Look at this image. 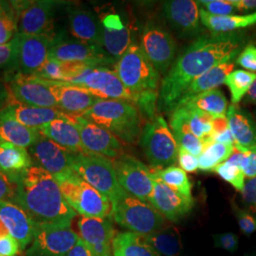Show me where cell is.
I'll list each match as a JSON object with an SVG mask.
<instances>
[{
	"instance_id": "cell-1",
	"label": "cell",
	"mask_w": 256,
	"mask_h": 256,
	"mask_svg": "<svg viewBox=\"0 0 256 256\" xmlns=\"http://www.w3.org/2000/svg\"><path fill=\"white\" fill-rule=\"evenodd\" d=\"M242 37L238 34L202 36L176 60L160 82L158 108L173 112L183 93L194 80L218 64L232 62L240 54Z\"/></svg>"
},
{
	"instance_id": "cell-2",
	"label": "cell",
	"mask_w": 256,
	"mask_h": 256,
	"mask_svg": "<svg viewBox=\"0 0 256 256\" xmlns=\"http://www.w3.org/2000/svg\"><path fill=\"white\" fill-rule=\"evenodd\" d=\"M14 202L27 212L36 225L70 228L76 212L64 200L54 176L32 165L16 180Z\"/></svg>"
},
{
	"instance_id": "cell-3",
	"label": "cell",
	"mask_w": 256,
	"mask_h": 256,
	"mask_svg": "<svg viewBox=\"0 0 256 256\" xmlns=\"http://www.w3.org/2000/svg\"><path fill=\"white\" fill-rule=\"evenodd\" d=\"M126 144H135L142 134V118L137 106L126 101L100 100L81 116Z\"/></svg>"
},
{
	"instance_id": "cell-4",
	"label": "cell",
	"mask_w": 256,
	"mask_h": 256,
	"mask_svg": "<svg viewBox=\"0 0 256 256\" xmlns=\"http://www.w3.org/2000/svg\"><path fill=\"white\" fill-rule=\"evenodd\" d=\"M114 72L128 90L137 96L136 106L142 98L158 97L160 74L136 43H132L114 64Z\"/></svg>"
},
{
	"instance_id": "cell-5",
	"label": "cell",
	"mask_w": 256,
	"mask_h": 256,
	"mask_svg": "<svg viewBox=\"0 0 256 256\" xmlns=\"http://www.w3.org/2000/svg\"><path fill=\"white\" fill-rule=\"evenodd\" d=\"M64 200L72 210L84 218H106L111 216L110 200L86 182L74 171L55 178Z\"/></svg>"
},
{
	"instance_id": "cell-6",
	"label": "cell",
	"mask_w": 256,
	"mask_h": 256,
	"mask_svg": "<svg viewBox=\"0 0 256 256\" xmlns=\"http://www.w3.org/2000/svg\"><path fill=\"white\" fill-rule=\"evenodd\" d=\"M111 218L120 226L140 236H148L164 228V216L150 202L124 192L112 202Z\"/></svg>"
},
{
	"instance_id": "cell-7",
	"label": "cell",
	"mask_w": 256,
	"mask_h": 256,
	"mask_svg": "<svg viewBox=\"0 0 256 256\" xmlns=\"http://www.w3.org/2000/svg\"><path fill=\"white\" fill-rule=\"evenodd\" d=\"M72 170L111 203L126 192L120 186L112 160L106 156L90 152L74 154Z\"/></svg>"
},
{
	"instance_id": "cell-8",
	"label": "cell",
	"mask_w": 256,
	"mask_h": 256,
	"mask_svg": "<svg viewBox=\"0 0 256 256\" xmlns=\"http://www.w3.org/2000/svg\"><path fill=\"white\" fill-rule=\"evenodd\" d=\"M140 144L152 170H162L173 166L178 158V142L162 115H156L146 122L142 130Z\"/></svg>"
},
{
	"instance_id": "cell-9",
	"label": "cell",
	"mask_w": 256,
	"mask_h": 256,
	"mask_svg": "<svg viewBox=\"0 0 256 256\" xmlns=\"http://www.w3.org/2000/svg\"><path fill=\"white\" fill-rule=\"evenodd\" d=\"M64 82L81 88L100 100H120L137 104V96L128 90L114 70L106 66H86Z\"/></svg>"
},
{
	"instance_id": "cell-10",
	"label": "cell",
	"mask_w": 256,
	"mask_h": 256,
	"mask_svg": "<svg viewBox=\"0 0 256 256\" xmlns=\"http://www.w3.org/2000/svg\"><path fill=\"white\" fill-rule=\"evenodd\" d=\"M140 46L158 74L165 75L174 64L176 50L174 37L160 22L150 20L144 25Z\"/></svg>"
},
{
	"instance_id": "cell-11",
	"label": "cell",
	"mask_w": 256,
	"mask_h": 256,
	"mask_svg": "<svg viewBox=\"0 0 256 256\" xmlns=\"http://www.w3.org/2000/svg\"><path fill=\"white\" fill-rule=\"evenodd\" d=\"M112 162L122 190L138 200L149 202L154 189L150 168L136 158L124 154Z\"/></svg>"
},
{
	"instance_id": "cell-12",
	"label": "cell",
	"mask_w": 256,
	"mask_h": 256,
	"mask_svg": "<svg viewBox=\"0 0 256 256\" xmlns=\"http://www.w3.org/2000/svg\"><path fill=\"white\" fill-rule=\"evenodd\" d=\"M80 236L72 228L54 225H36L27 256H66Z\"/></svg>"
},
{
	"instance_id": "cell-13",
	"label": "cell",
	"mask_w": 256,
	"mask_h": 256,
	"mask_svg": "<svg viewBox=\"0 0 256 256\" xmlns=\"http://www.w3.org/2000/svg\"><path fill=\"white\" fill-rule=\"evenodd\" d=\"M50 57L60 62L79 63L92 66L116 64V61L110 57L102 46L78 40L57 39L50 50Z\"/></svg>"
},
{
	"instance_id": "cell-14",
	"label": "cell",
	"mask_w": 256,
	"mask_h": 256,
	"mask_svg": "<svg viewBox=\"0 0 256 256\" xmlns=\"http://www.w3.org/2000/svg\"><path fill=\"white\" fill-rule=\"evenodd\" d=\"M18 34L20 74L34 76L50 58V50L58 38L54 34Z\"/></svg>"
},
{
	"instance_id": "cell-15",
	"label": "cell",
	"mask_w": 256,
	"mask_h": 256,
	"mask_svg": "<svg viewBox=\"0 0 256 256\" xmlns=\"http://www.w3.org/2000/svg\"><path fill=\"white\" fill-rule=\"evenodd\" d=\"M200 10L198 4L192 0H170L162 4L166 21L182 37L198 36L203 32Z\"/></svg>"
},
{
	"instance_id": "cell-16",
	"label": "cell",
	"mask_w": 256,
	"mask_h": 256,
	"mask_svg": "<svg viewBox=\"0 0 256 256\" xmlns=\"http://www.w3.org/2000/svg\"><path fill=\"white\" fill-rule=\"evenodd\" d=\"M72 119L79 131L82 146L88 152L113 160L124 154L119 138L108 130L79 116H74Z\"/></svg>"
},
{
	"instance_id": "cell-17",
	"label": "cell",
	"mask_w": 256,
	"mask_h": 256,
	"mask_svg": "<svg viewBox=\"0 0 256 256\" xmlns=\"http://www.w3.org/2000/svg\"><path fill=\"white\" fill-rule=\"evenodd\" d=\"M8 90L12 99L23 104L58 110L48 84L34 76L18 74L10 82Z\"/></svg>"
},
{
	"instance_id": "cell-18",
	"label": "cell",
	"mask_w": 256,
	"mask_h": 256,
	"mask_svg": "<svg viewBox=\"0 0 256 256\" xmlns=\"http://www.w3.org/2000/svg\"><path fill=\"white\" fill-rule=\"evenodd\" d=\"M30 154L34 164L36 162L34 165L46 170L54 178L74 171V153L59 146L43 135L30 148Z\"/></svg>"
},
{
	"instance_id": "cell-19",
	"label": "cell",
	"mask_w": 256,
	"mask_h": 256,
	"mask_svg": "<svg viewBox=\"0 0 256 256\" xmlns=\"http://www.w3.org/2000/svg\"><path fill=\"white\" fill-rule=\"evenodd\" d=\"M154 189L149 202L158 210L164 218L178 222L190 212L194 204V198H187L167 186L152 174Z\"/></svg>"
},
{
	"instance_id": "cell-20",
	"label": "cell",
	"mask_w": 256,
	"mask_h": 256,
	"mask_svg": "<svg viewBox=\"0 0 256 256\" xmlns=\"http://www.w3.org/2000/svg\"><path fill=\"white\" fill-rule=\"evenodd\" d=\"M55 2L34 1L19 12L18 32L20 34L41 36L54 34V16Z\"/></svg>"
},
{
	"instance_id": "cell-21",
	"label": "cell",
	"mask_w": 256,
	"mask_h": 256,
	"mask_svg": "<svg viewBox=\"0 0 256 256\" xmlns=\"http://www.w3.org/2000/svg\"><path fill=\"white\" fill-rule=\"evenodd\" d=\"M40 80L48 84L50 90L54 96L58 110L66 115L72 117L81 116L86 111L92 108L97 102L100 101V99L93 96L90 92L72 84Z\"/></svg>"
},
{
	"instance_id": "cell-22",
	"label": "cell",
	"mask_w": 256,
	"mask_h": 256,
	"mask_svg": "<svg viewBox=\"0 0 256 256\" xmlns=\"http://www.w3.org/2000/svg\"><path fill=\"white\" fill-rule=\"evenodd\" d=\"M80 238L88 246L94 256H112V241L115 236L110 218H84L78 220Z\"/></svg>"
},
{
	"instance_id": "cell-23",
	"label": "cell",
	"mask_w": 256,
	"mask_h": 256,
	"mask_svg": "<svg viewBox=\"0 0 256 256\" xmlns=\"http://www.w3.org/2000/svg\"><path fill=\"white\" fill-rule=\"evenodd\" d=\"M0 221L10 234L18 242L21 250L30 245L36 224L18 204L12 202H0Z\"/></svg>"
},
{
	"instance_id": "cell-24",
	"label": "cell",
	"mask_w": 256,
	"mask_h": 256,
	"mask_svg": "<svg viewBox=\"0 0 256 256\" xmlns=\"http://www.w3.org/2000/svg\"><path fill=\"white\" fill-rule=\"evenodd\" d=\"M102 48L116 62L130 45L131 32L118 14H110L102 20Z\"/></svg>"
},
{
	"instance_id": "cell-25",
	"label": "cell",
	"mask_w": 256,
	"mask_h": 256,
	"mask_svg": "<svg viewBox=\"0 0 256 256\" xmlns=\"http://www.w3.org/2000/svg\"><path fill=\"white\" fill-rule=\"evenodd\" d=\"M230 133L234 140V149L244 153L256 146V122L252 115L238 104H230L227 110Z\"/></svg>"
},
{
	"instance_id": "cell-26",
	"label": "cell",
	"mask_w": 256,
	"mask_h": 256,
	"mask_svg": "<svg viewBox=\"0 0 256 256\" xmlns=\"http://www.w3.org/2000/svg\"><path fill=\"white\" fill-rule=\"evenodd\" d=\"M39 131L43 136L70 153L88 152L82 146V140L72 117L68 115L66 118L56 119L48 122L45 126L40 128Z\"/></svg>"
},
{
	"instance_id": "cell-27",
	"label": "cell",
	"mask_w": 256,
	"mask_h": 256,
	"mask_svg": "<svg viewBox=\"0 0 256 256\" xmlns=\"http://www.w3.org/2000/svg\"><path fill=\"white\" fill-rule=\"evenodd\" d=\"M4 110L21 124L34 129H40L54 120L62 119L68 116L60 110L55 108H37L23 104L14 101L12 97Z\"/></svg>"
},
{
	"instance_id": "cell-28",
	"label": "cell",
	"mask_w": 256,
	"mask_h": 256,
	"mask_svg": "<svg viewBox=\"0 0 256 256\" xmlns=\"http://www.w3.org/2000/svg\"><path fill=\"white\" fill-rule=\"evenodd\" d=\"M70 30L78 41L102 46V21L92 12L74 9L68 14Z\"/></svg>"
},
{
	"instance_id": "cell-29",
	"label": "cell",
	"mask_w": 256,
	"mask_h": 256,
	"mask_svg": "<svg viewBox=\"0 0 256 256\" xmlns=\"http://www.w3.org/2000/svg\"><path fill=\"white\" fill-rule=\"evenodd\" d=\"M42 137L39 129L21 124L5 110L0 111V144H10L23 148H30Z\"/></svg>"
},
{
	"instance_id": "cell-30",
	"label": "cell",
	"mask_w": 256,
	"mask_h": 256,
	"mask_svg": "<svg viewBox=\"0 0 256 256\" xmlns=\"http://www.w3.org/2000/svg\"><path fill=\"white\" fill-rule=\"evenodd\" d=\"M234 64L232 62L218 64L208 72L198 77L184 92L182 98L180 99V101L178 102L176 108L182 106L183 104H185L187 102L190 101L192 97L203 92L216 90L221 84H225L226 77L234 70Z\"/></svg>"
},
{
	"instance_id": "cell-31",
	"label": "cell",
	"mask_w": 256,
	"mask_h": 256,
	"mask_svg": "<svg viewBox=\"0 0 256 256\" xmlns=\"http://www.w3.org/2000/svg\"><path fill=\"white\" fill-rule=\"evenodd\" d=\"M202 24L212 34H232L234 30L256 25V10L242 16H216L200 9Z\"/></svg>"
},
{
	"instance_id": "cell-32",
	"label": "cell",
	"mask_w": 256,
	"mask_h": 256,
	"mask_svg": "<svg viewBox=\"0 0 256 256\" xmlns=\"http://www.w3.org/2000/svg\"><path fill=\"white\" fill-rule=\"evenodd\" d=\"M32 165H34L32 158L26 148L0 144V171L14 182Z\"/></svg>"
},
{
	"instance_id": "cell-33",
	"label": "cell",
	"mask_w": 256,
	"mask_h": 256,
	"mask_svg": "<svg viewBox=\"0 0 256 256\" xmlns=\"http://www.w3.org/2000/svg\"><path fill=\"white\" fill-rule=\"evenodd\" d=\"M170 128L178 147L198 158L204 149V144L200 138L192 134L186 117V111L183 106L176 108L172 112Z\"/></svg>"
},
{
	"instance_id": "cell-34",
	"label": "cell",
	"mask_w": 256,
	"mask_h": 256,
	"mask_svg": "<svg viewBox=\"0 0 256 256\" xmlns=\"http://www.w3.org/2000/svg\"><path fill=\"white\" fill-rule=\"evenodd\" d=\"M113 256H160L144 238L132 232L117 234L112 241Z\"/></svg>"
},
{
	"instance_id": "cell-35",
	"label": "cell",
	"mask_w": 256,
	"mask_h": 256,
	"mask_svg": "<svg viewBox=\"0 0 256 256\" xmlns=\"http://www.w3.org/2000/svg\"><path fill=\"white\" fill-rule=\"evenodd\" d=\"M144 238L160 256H178L182 250L180 232L174 227L164 226Z\"/></svg>"
},
{
	"instance_id": "cell-36",
	"label": "cell",
	"mask_w": 256,
	"mask_h": 256,
	"mask_svg": "<svg viewBox=\"0 0 256 256\" xmlns=\"http://www.w3.org/2000/svg\"><path fill=\"white\" fill-rule=\"evenodd\" d=\"M182 106L202 111L210 116H222L227 114L228 101L224 93L218 88H216L192 97Z\"/></svg>"
},
{
	"instance_id": "cell-37",
	"label": "cell",
	"mask_w": 256,
	"mask_h": 256,
	"mask_svg": "<svg viewBox=\"0 0 256 256\" xmlns=\"http://www.w3.org/2000/svg\"><path fill=\"white\" fill-rule=\"evenodd\" d=\"M243 153L234 149V154L223 164L218 165L212 172L216 173L220 178L230 183L236 190L242 192L245 186V174L241 167Z\"/></svg>"
},
{
	"instance_id": "cell-38",
	"label": "cell",
	"mask_w": 256,
	"mask_h": 256,
	"mask_svg": "<svg viewBox=\"0 0 256 256\" xmlns=\"http://www.w3.org/2000/svg\"><path fill=\"white\" fill-rule=\"evenodd\" d=\"M150 170L156 178L160 180L167 186L183 196L192 198V183L186 172L182 168L173 165L162 170H152L151 168Z\"/></svg>"
},
{
	"instance_id": "cell-39",
	"label": "cell",
	"mask_w": 256,
	"mask_h": 256,
	"mask_svg": "<svg viewBox=\"0 0 256 256\" xmlns=\"http://www.w3.org/2000/svg\"><path fill=\"white\" fill-rule=\"evenodd\" d=\"M234 152V146L220 142H212L204 146L198 156V169L203 172H212L218 165L223 164Z\"/></svg>"
},
{
	"instance_id": "cell-40",
	"label": "cell",
	"mask_w": 256,
	"mask_h": 256,
	"mask_svg": "<svg viewBox=\"0 0 256 256\" xmlns=\"http://www.w3.org/2000/svg\"><path fill=\"white\" fill-rule=\"evenodd\" d=\"M256 80V74L244 70H232L226 77L225 84L229 88L230 92L232 104H238L244 97H246Z\"/></svg>"
},
{
	"instance_id": "cell-41",
	"label": "cell",
	"mask_w": 256,
	"mask_h": 256,
	"mask_svg": "<svg viewBox=\"0 0 256 256\" xmlns=\"http://www.w3.org/2000/svg\"><path fill=\"white\" fill-rule=\"evenodd\" d=\"M186 111V117L189 124V126L192 130V134L196 137L200 138L202 142L210 137L212 133V120L214 116L203 113L202 111L191 110L186 106H183Z\"/></svg>"
},
{
	"instance_id": "cell-42",
	"label": "cell",
	"mask_w": 256,
	"mask_h": 256,
	"mask_svg": "<svg viewBox=\"0 0 256 256\" xmlns=\"http://www.w3.org/2000/svg\"><path fill=\"white\" fill-rule=\"evenodd\" d=\"M66 75V66L54 58H48L34 77L52 82H64Z\"/></svg>"
},
{
	"instance_id": "cell-43",
	"label": "cell",
	"mask_w": 256,
	"mask_h": 256,
	"mask_svg": "<svg viewBox=\"0 0 256 256\" xmlns=\"http://www.w3.org/2000/svg\"><path fill=\"white\" fill-rule=\"evenodd\" d=\"M200 9L216 16H234L238 12L232 0H200L196 1Z\"/></svg>"
},
{
	"instance_id": "cell-44",
	"label": "cell",
	"mask_w": 256,
	"mask_h": 256,
	"mask_svg": "<svg viewBox=\"0 0 256 256\" xmlns=\"http://www.w3.org/2000/svg\"><path fill=\"white\" fill-rule=\"evenodd\" d=\"M19 34L10 42L0 45V68L18 66Z\"/></svg>"
},
{
	"instance_id": "cell-45",
	"label": "cell",
	"mask_w": 256,
	"mask_h": 256,
	"mask_svg": "<svg viewBox=\"0 0 256 256\" xmlns=\"http://www.w3.org/2000/svg\"><path fill=\"white\" fill-rule=\"evenodd\" d=\"M18 34V19L14 14L0 16V45L8 43Z\"/></svg>"
},
{
	"instance_id": "cell-46",
	"label": "cell",
	"mask_w": 256,
	"mask_h": 256,
	"mask_svg": "<svg viewBox=\"0 0 256 256\" xmlns=\"http://www.w3.org/2000/svg\"><path fill=\"white\" fill-rule=\"evenodd\" d=\"M232 210L238 220V226L241 232L247 236L252 234L256 232V218L247 210L239 208L232 203Z\"/></svg>"
},
{
	"instance_id": "cell-47",
	"label": "cell",
	"mask_w": 256,
	"mask_h": 256,
	"mask_svg": "<svg viewBox=\"0 0 256 256\" xmlns=\"http://www.w3.org/2000/svg\"><path fill=\"white\" fill-rule=\"evenodd\" d=\"M241 192L242 200L248 212L256 218V178L247 180Z\"/></svg>"
},
{
	"instance_id": "cell-48",
	"label": "cell",
	"mask_w": 256,
	"mask_h": 256,
	"mask_svg": "<svg viewBox=\"0 0 256 256\" xmlns=\"http://www.w3.org/2000/svg\"><path fill=\"white\" fill-rule=\"evenodd\" d=\"M214 242L216 247L222 248L224 250L234 252L238 248L239 244V238L238 234L234 232H223V234H218L212 236Z\"/></svg>"
},
{
	"instance_id": "cell-49",
	"label": "cell",
	"mask_w": 256,
	"mask_h": 256,
	"mask_svg": "<svg viewBox=\"0 0 256 256\" xmlns=\"http://www.w3.org/2000/svg\"><path fill=\"white\" fill-rule=\"evenodd\" d=\"M16 192V182L0 171V202H14Z\"/></svg>"
},
{
	"instance_id": "cell-50",
	"label": "cell",
	"mask_w": 256,
	"mask_h": 256,
	"mask_svg": "<svg viewBox=\"0 0 256 256\" xmlns=\"http://www.w3.org/2000/svg\"><path fill=\"white\" fill-rule=\"evenodd\" d=\"M236 64L250 72H256V46L254 45L246 46L238 55Z\"/></svg>"
},
{
	"instance_id": "cell-51",
	"label": "cell",
	"mask_w": 256,
	"mask_h": 256,
	"mask_svg": "<svg viewBox=\"0 0 256 256\" xmlns=\"http://www.w3.org/2000/svg\"><path fill=\"white\" fill-rule=\"evenodd\" d=\"M178 160L180 168L185 172L194 173L198 170V158L183 148L178 147Z\"/></svg>"
},
{
	"instance_id": "cell-52",
	"label": "cell",
	"mask_w": 256,
	"mask_h": 256,
	"mask_svg": "<svg viewBox=\"0 0 256 256\" xmlns=\"http://www.w3.org/2000/svg\"><path fill=\"white\" fill-rule=\"evenodd\" d=\"M241 167L248 180L256 178V146L243 153Z\"/></svg>"
},
{
	"instance_id": "cell-53",
	"label": "cell",
	"mask_w": 256,
	"mask_h": 256,
	"mask_svg": "<svg viewBox=\"0 0 256 256\" xmlns=\"http://www.w3.org/2000/svg\"><path fill=\"white\" fill-rule=\"evenodd\" d=\"M20 250L18 242L12 236H0V256H16Z\"/></svg>"
},
{
	"instance_id": "cell-54",
	"label": "cell",
	"mask_w": 256,
	"mask_h": 256,
	"mask_svg": "<svg viewBox=\"0 0 256 256\" xmlns=\"http://www.w3.org/2000/svg\"><path fill=\"white\" fill-rule=\"evenodd\" d=\"M212 134H218L222 133L229 129V122L226 115L222 116H214L212 120Z\"/></svg>"
},
{
	"instance_id": "cell-55",
	"label": "cell",
	"mask_w": 256,
	"mask_h": 256,
	"mask_svg": "<svg viewBox=\"0 0 256 256\" xmlns=\"http://www.w3.org/2000/svg\"><path fill=\"white\" fill-rule=\"evenodd\" d=\"M66 256H94L90 248L80 238L77 244L74 246Z\"/></svg>"
},
{
	"instance_id": "cell-56",
	"label": "cell",
	"mask_w": 256,
	"mask_h": 256,
	"mask_svg": "<svg viewBox=\"0 0 256 256\" xmlns=\"http://www.w3.org/2000/svg\"><path fill=\"white\" fill-rule=\"evenodd\" d=\"M238 12L250 14V10L256 9V0H232Z\"/></svg>"
},
{
	"instance_id": "cell-57",
	"label": "cell",
	"mask_w": 256,
	"mask_h": 256,
	"mask_svg": "<svg viewBox=\"0 0 256 256\" xmlns=\"http://www.w3.org/2000/svg\"><path fill=\"white\" fill-rule=\"evenodd\" d=\"M12 100V95L8 88L0 82V111L4 110Z\"/></svg>"
},
{
	"instance_id": "cell-58",
	"label": "cell",
	"mask_w": 256,
	"mask_h": 256,
	"mask_svg": "<svg viewBox=\"0 0 256 256\" xmlns=\"http://www.w3.org/2000/svg\"><path fill=\"white\" fill-rule=\"evenodd\" d=\"M245 102L250 104H256V80L245 97Z\"/></svg>"
},
{
	"instance_id": "cell-59",
	"label": "cell",
	"mask_w": 256,
	"mask_h": 256,
	"mask_svg": "<svg viewBox=\"0 0 256 256\" xmlns=\"http://www.w3.org/2000/svg\"><path fill=\"white\" fill-rule=\"evenodd\" d=\"M7 14H14V10L10 2L0 1V16Z\"/></svg>"
},
{
	"instance_id": "cell-60",
	"label": "cell",
	"mask_w": 256,
	"mask_h": 256,
	"mask_svg": "<svg viewBox=\"0 0 256 256\" xmlns=\"http://www.w3.org/2000/svg\"></svg>"
}]
</instances>
